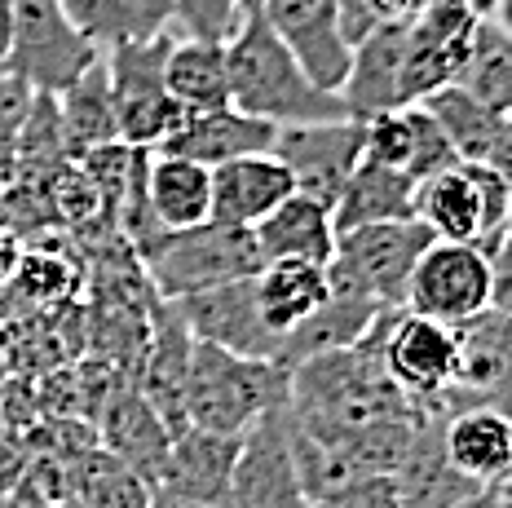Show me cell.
<instances>
[{"label": "cell", "instance_id": "cell-1", "mask_svg": "<svg viewBox=\"0 0 512 508\" xmlns=\"http://www.w3.org/2000/svg\"><path fill=\"white\" fill-rule=\"evenodd\" d=\"M415 416H424V407L411 402L398 380L384 372L376 327L358 345L327 349L292 367V420L314 438H349L384 420Z\"/></svg>", "mask_w": 512, "mask_h": 508}, {"label": "cell", "instance_id": "cell-2", "mask_svg": "<svg viewBox=\"0 0 512 508\" xmlns=\"http://www.w3.org/2000/svg\"><path fill=\"white\" fill-rule=\"evenodd\" d=\"M226 67H230V107L270 120L287 129V124H314V120H345V102L340 93L318 89L292 58V49L274 36L265 14L243 5V18L226 40Z\"/></svg>", "mask_w": 512, "mask_h": 508}, {"label": "cell", "instance_id": "cell-3", "mask_svg": "<svg viewBox=\"0 0 512 508\" xmlns=\"http://www.w3.org/2000/svg\"><path fill=\"white\" fill-rule=\"evenodd\" d=\"M292 402V372L270 358H243L221 345L195 341L186 385V420L199 429L239 438L261 416Z\"/></svg>", "mask_w": 512, "mask_h": 508}, {"label": "cell", "instance_id": "cell-4", "mask_svg": "<svg viewBox=\"0 0 512 508\" xmlns=\"http://www.w3.org/2000/svg\"><path fill=\"white\" fill-rule=\"evenodd\" d=\"M429 243H433V230L420 217L340 230L336 252L327 261L332 292L358 296V301H371L380 310H407L411 270Z\"/></svg>", "mask_w": 512, "mask_h": 508}, {"label": "cell", "instance_id": "cell-5", "mask_svg": "<svg viewBox=\"0 0 512 508\" xmlns=\"http://www.w3.org/2000/svg\"><path fill=\"white\" fill-rule=\"evenodd\" d=\"M142 266L159 301H181V296L221 288V283L252 279L265 270V257L252 230L204 221L190 230H168Z\"/></svg>", "mask_w": 512, "mask_h": 508}, {"label": "cell", "instance_id": "cell-6", "mask_svg": "<svg viewBox=\"0 0 512 508\" xmlns=\"http://www.w3.org/2000/svg\"><path fill=\"white\" fill-rule=\"evenodd\" d=\"M173 40H177L173 31H164L155 40H133V45H115L102 54L115 93V111H120V142L128 146L159 151L186 120V111L177 107V98L168 93L164 80Z\"/></svg>", "mask_w": 512, "mask_h": 508}, {"label": "cell", "instance_id": "cell-7", "mask_svg": "<svg viewBox=\"0 0 512 508\" xmlns=\"http://www.w3.org/2000/svg\"><path fill=\"white\" fill-rule=\"evenodd\" d=\"M98 58L102 49L76 27V18L67 14V0H14L9 76H18L27 89L58 98Z\"/></svg>", "mask_w": 512, "mask_h": 508}, {"label": "cell", "instance_id": "cell-8", "mask_svg": "<svg viewBox=\"0 0 512 508\" xmlns=\"http://www.w3.org/2000/svg\"><path fill=\"white\" fill-rule=\"evenodd\" d=\"M376 345L384 372L398 380L402 394L424 411H437L460 372V332L411 310H384L376 319Z\"/></svg>", "mask_w": 512, "mask_h": 508}, {"label": "cell", "instance_id": "cell-9", "mask_svg": "<svg viewBox=\"0 0 512 508\" xmlns=\"http://www.w3.org/2000/svg\"><path fill=\"white\" fill-rule=\"evenodd\" d=\"M221 508H309L301 469H296L292 402L239 433V460H234Z\"/></svg>", "mask_w": 512, "mask_h": 508}, {"label": "cell", "instance_id": "cell-10", "mask_svg": "<svg viewBox=\"0 0 512 508\" xmlns=\"http://www.w3.org/2000/svg\"><path fill=\"white\" fill-rule=\"evenodd\" d=\"M407 310L460 327L490 310V257L477 243L433 239L411 270Z\"/></svg>", "mask_w": 512, "mask_h": 508}, {"label": "cell", "instance_id": "cell-11", "mask_svg": "<svg viewBox=\"0 0 512 508\" xmlns=\"http://www.w3.org/2000/svg\"><path fill=\"white\" fill-rule=\"evenodd\" d=\"M274 155L287 164L292 182L314 204L336 208L340 190L349 186L354 168L367 155V129L362 120H314V124H287L274 137Z\"/></svg>", "mask_w": 512, "mask_h": 508}, {"label": "cell", "instance_id": "cell-12", "mask_svg": "<svg viewBox=\"0 0 512 508\" xmlns=\"http://www.w3.org/2000/svg\"><path fill=\"white\" fill-rule=\"evenodd\" d=\"M477 14L468 0H429L407 27V58H402V93L424 102L433 89L455 84L477 40Z\"/></svg>", "mask_w": 512, "mask_h": 508}, {"label": "cell", "instance_id": "cell-13", "mask_svg": "<svg viewBox=\"0 0 512 508\" xmlns=\"http://www.w3.org/2000/svg\"><path fill=\"white\" fill-rule=\"evenodd\" d=\"M274 27V36L292 49L301 71L318 89L340 93L354 67V45L336 18V0H252Z\"/></svg>", "mask_w": 512, "mask_h": 508}, {"label": "cell", "instance_id": "cell-14", "mask_svg": "<svg viewBox=\"0 0 512 508\" xmlns=\"http://www.w3.org/2000/svg\"><path fill=\"white\" fill-rule=\"evenodd\" d=\"M173 305L181 310V319H186L190 332H195V341L221 345V349L243 354V358H270V363H279L283 336L274 332L261 314L256 274L252 279L221 283V288H208V292H195V296H181Z\"/></svg>", "mask_w": 512, "mask_h": 508}, {"label": "cell", "instance_id": "cell-15", "mask_svg": "<svg viewBox=\"0 0 512 508\" xmlns=\"http://www.w3.org/2000/svg\"><path fill=\"white\" fill-rule=\"evenodd\" d=\"M455 332H460V372L437 411L451 416L460 407H499L512 416V314L482 310Z\"/></svg>", "mask_w": 512, "mask_h": 508}, {"label": "cell", "instance_id": "cell-16", "mask_svg": "<svg viewBox=\"0 0 512 508\" xmlns=\"http://www.w3.org/2000/svg\"><path fill=\"white\" fill-rule=\"evenodd\" d=\"M190 358H195V332L186 327L173 301L151 305V327H146L142 367H137V389L155 407V416L168 425V433L190 429L186 420V385H190Z\"/></svg>", "mask_w": 512, "mask_h": 508}, {"label": "cell", "instance_id": "cell-17", "mask_svg": "<svg viewBox=\"0 0 512 508\" xmlns=\"http://www.w3.org/2000/svg\"><path fill=\"white\" fill-rule=\"evenodd\" d=\"M362 129H367V160L402 168V173H411L415 182L460 164L455 146L446 142V133L437 129V120L420 107V102L371 115Z\"/></svg>", "mask_w": 512, "mask_h": 508}, {"label": "cell", "instance_id": "cell-18", "mask_svg": "<svg viewBox=\"0 0 512 508\" xmlns=\"http://www.w3.org/2000/svg\"><path fill=\"white\" fill-rule=\"evenodd\" d=\"M287 195H296V182L274 151L239 155V160L212 168V221H221V226L252 230Z\"/></svg>", "mask_w": 512, "mask_h": 508}, {"label": "cell", "instance_id": "cell-19", "mask_svg": "<svg viewBox=\"0 0 512 508\" xmlns=\"http://www.w3.org/2000/svg\"><path fill=\"white\" fill-rule=\"evenodd\" d=\"M442 451L460 478L499 486L512 478V416L499 407H460L442 425Z\"/></svg>", "mask_w": 512, "mask_h": 508}, {"label": "cell", "instance_id": "cell-20", "mask_svg": "<svg viewBox=\"0 0 512 508\" xmlns=\"http://www.w3.org/2000/svg\"><path fill=\"white\" fill-rule=\"evenodd\" d=\"M407 27L411 23H389V27L371 31L354 49V67H349V80H345V89H340V102H345L349 120L367 124L371 115H380V111L411 107L407 93H402Z\"/></svg>", "mask_w": 512, "mask_h": 508}, {"label": "cell", "instance_id": "cell-21", "mask_svg": "<svg viewBox=\"0 0 512 508\" xmlns=\"http://www.w3.org/2000/svg\"><path fill=\"white\" fill-rule=\"evenodd\" d=\"M274 137H279V124L256 120V115L239 107H217V111H190L181 120V129L159 151H173L204 168H217V164L239 160V155L274 151Z\"/></svg>", "mask_w": 512, "mask_h": 508}, {"label": "cell", "instance_id": "cell-22", "mask_svg": "<svg viewBox=\"0 0 512 508\" xmlns=\"http://www.w3.org/2000/svg\"><path fill=\"white\" fill-rule=\"evenodd\" d=\"M234 460H239V438L190 425L168 447V460H164L155 491H173V495H186V500H204L221 508L230 491Z\"/></svg>", "mask_w": 512, "mask_h": 508}, {"label": "cell", "instance_id": "cell-23", "mask_svg": "<svg viewBox=\"0 0 512 508\" xmlns=\"http://www.w3.org/2000/svg\"><path fill=\"white\" fill-rule=\"evenodd\" d=\"M102 447L111 455H120L128 469L155 491L159 473H164V460H168V447H173V433H168V425L155 416L151 402L142 398L137 380L124 389H115L111 402H106Z\"/></svg>", "mask_w": 512, "mask_h": 508}, {"label": "cell", "instance_id": "cell-24", "mask_svg": "<svg viewBox=\"0 0 512 508\" xmlns=\"http://www.w3.org/2000/svg\"><path fill=\"white\" fill-rule=\"evenodd\" d=\"M252 235H256V248H261L265 266H270V261H318V266H327L336 252L332 208L314 204L301 190L287 195L270 217L256 221Z\"/></svg>", "mask_w": 512, "mask_h": 508}, {"label": "cell", "instance_id": "cell-25", "mask_svg": "<svg viewBox=\"0 0 512 508\" xmlns=\"http://www.w3.org/2000/svg\"><path fill=\"white\" fill-rule=\"evenodd\" d=\"M415 190H420V182H415L411 173L362 155V164L354 168V177H349V186L340 190V199L332 208L336 235L340 230L376 226V221H407V217H415Z\"/></svg>", "mask_w": 512, "mask_h": 508}, {"label": "cell", "instance_id": "cell-26", "mask_svg": "<svg viewBox=\"0 0 512 508\" xmlns=\"http://www.w3.org/2000/svg\"><path fill=\"white\" fill-rule=\"evenodd\" d=\"M58 115H62L67 160H84V155L98 151V146L120 142V111H115L106 58H98L71 89L58 93Z\"/></svg>", "mask_w": 512, "mask_h": 508}, {"label": "cell", "instance_id": "cell-27", "mask_svg": "<svg viewBox=\"0 0 512 508\" xmlns=\"http://www.w3.org/2000/svg\"><path fill=\"white\" fill-rule=\"evenodd\" d=\"M146 195L164 230H190L212 221V168L173 151H151Z\"/></svg>", "mask_w": 512, "mask_h": 508}, {"label": "cell", "instance_id": "cell-28", "mask_svg": "<svg viewBox=\"0 0 512 508\" xmlns=\"http://www.w3.org/2000/svg\"><path fill=\"white\" fill-rule=\"evenodd\" d=\"M67 14L102 54L177 31V0H67Z\"/></svg>", "mask_w": 512, "mask_h": 508}, {"label": "cell", "instance_id": "cell-29", "mask_svg": "<svg viewBox=\"0 0 512 508\" xmlns=\"http://www.w3.org/2000/svg\"><path fill=\"white\" fill-rule=\"evenodd\" d=\"M256 301H261L265 323L287 336L296 323H305L332 301V274L318 261H270L256 274Z\"/></svg>", "mask_w": 512, "mask_h": 508}, {"label": "cell", "instance_id": "cell-30", "mask_svg": "<svg viewBox=\"0 0 512 508\" xmlns=\"http://www.w3.org/2000/svg\"><path fill=\"white\" fill-rule=\"evenodd\" d=\"M168 93L181 111H217L230 107V67H226V40H199L177 36L168 49L164 67Z\"/></svg>", "mask_w": 512, "mask_h": 508}, {"label": "cell", "instance_id": "cell-31", "mask_svg": "<svg viewBox=\"0 0 512 508\" xmlns=\"http://www.w3.org/2000/svg\"><path fill=\"white\" fill-rule=\"evenodd\" d=\"M380 305L371 301H358V296H340L332 292V301L323 310H314L305 323H296L292 332L283 336V354H279V367H301L305 358L314 354H327V349H345V345H358L362 336L376 327L380 319Z\"/></svg>", "mask_w": 512, "mask_h": 508}, {"label": "cell", "instance_id": "cell-32", "mask_svg": "<svg viewBox=\"0 0 512 508\" xmlns=\"http://www.w3.org/2000/svg\"><path fill=\"white\" fill-rule=\"evenodd\" d=\"M415 217L433 230V239L446 243H477L482 239V199L464 164L442 168L424 177L415 190Z\"/></svg>", "mask_w": 512, "mask_h": 508}, {"label": "cell", "instance_id": "cell-33", "mask_svg": "<svg viewBox=\"0 0 512 508\" xmlns=\"http://www.w3.org/2000/svg\"><path fill=\"white\" fill-rule=\"evenodd\" d=\"M420 107L437 120V129L446 133V142L455 146L460 160H486V146L499 129V111H490L482 98H473L464 84H442Z\"/></svg>", "mask_w": 512, "mask_h": 508}, {"label": "cell", "instance_id": "cell-34", "mask_svg": "<svg viewBox=\"0 0 512 508\" xmlns=\"http://www.w3.org/2000/svg\"><path fill=\"white\" fill-rule=\"evenodd\" d=\"M473 98H482L490 111H512V36L495 18H482L477 23V40L473 54H468L460 80Z\"/></svg>", "mask_w": 512, "mask_h": 508}, {"label": "cell", "instance_id": "cell-35", "mask_svg": "<svg viewBox=\"0 0 512 508\" xmlns=\"http://www.w3.org/2000/svg\"><path fill=\"white\" fill-rule=\"evenodd\" d=\"M71 486H76L80 508H146L151 504V486L106 447L80 455Z\"/></svg>", "mask_w": 512, "mask_h": 508}, {"label": "cell", "instance_id": "cell-36", "mask_svg": "<svg viewBox=\"0 0 512 508\" xmlns=\"http://www.w3.org/2000/svg\"><path fill=\"white\" fill-rule=\"evenodd\" d=\"M9 283L36 305H62L67 296H76L80 274H76L71 261L53 257V252H45V248H31V252L23 248V261H18V270H14Z\"/></svg>", "mask_w": 512, "mask_h": 508}, {"label": "cell", "instance_id": "cell-37", "mask_svg": "<svg viewBox=\"0 0 512 508\" xmlns=\"http://www.w3.org/2000/svg\"><path fill=\"white\" fill-rule=\"evenodd\" d=\"M460 164L468 168V177H473V186H477V199H482V239H477V248L490 252L499 239L508 235L512 186L490 164H482V160H460Z\"/></svg>", "mask_w": 512, "mask_h": 508}, {"label": "cell", "instance_id": "cell-38", "mask_svg": "<svg viewBox=\"0 0 512 508\" xmlns=\"http://www.w3.org/2000/svg\"><path fill=\"white\" fill-rule=\"evenodd\" d=\"M248 0H177V31L199 40H230Z\"/></svg>", "mask_w": 512, "mask_h": 508}, {"label": "cell", "instance_id": "cell-39", "mask_svg": "<svg viewBox=\"0 0 512 508\" xmlns=\"http://www.w3.org/2000/svg\"><path fill=\"white\" fill-rule=\"evenodd\" d=\"M314 508H407V491L398 473H367V478L345 482Z\"/></svg>", "mask_w": 512, "mask_h": 508}, {"label": "cell", "instance_id": "cell-40", "mask_svg": "<svg viewBox=\"0 0 512 508\" xmlns=\"http://www.w3.org/2000/svg\"><path fill=\"white\" fill-rule=\"evenodd\" d=\"M486 257H490V310L512 314V230Z\"/></svg>", "mask_w": 512, "mask_h": 508}, {"label": "cell", "instance_id": "cell-41", "mask_svg": "<svg viewBox=\"0 0 512 508\" xmlns=\"http://www.w3.org/2000/svg\"><path fill=\"white\" fill-rule=\"evenodd\" d=\"M482 164H490V168H495V173L512 186V111L499 115V129H495V137H490Z\"/></svg>", "mask_w": 512, "mask_h": 508}, {"label": "cell", "instance_id": "cell-42", "mask_svg": "<svg viewBox=\"0 0 512 508\" xmlns=\"http://www.w3.org/2000/svg\"><path fill=\"white\" fill-rule=\"evenodd\" d=\"M367 5L380 18V27H389V23H415L429 0H367Z\"/></svg>", "mask_w": 512, "mask_h": 508}, {"label": "cell", "instance_id": "cell-43", "mask_svg": "<svg viewBox=\"0 0 512 508\" xmlns=\"http://www.w3.org/2000/svg\"><path fill=\"white\" fill-rule=\"evenodd\" d=\"M18 261H23V239H18L9 226H0V283L14 279Z\"/></svg>", "mask_w": 512, "mask_h": 508}, {"label": "cell", "instance_id": "cell-44", "mask_svg": "<svg viewBox=\"0 0 512 508\" xmlns=\"http://www.w3.org/2000/svg\"><path fill=\"white\" fill-rule=\"evenodd\" d=\"M9 54H14V0H0V76H9Z\"/></svg>", "mask_w": 512, "mask_h": 508}, {"label": "cell", "instance_id": "cell-45", "mask_svg": "<svg viewBox=\"0 0 512 508\" xmlns=\"http://www.w3.org/2000/svg\"><path fill=\"white\" fill-rule=\"evenodd\" d=\"M446 508H499V495H495V486H473V491L451 500Z\"/></svg>", "mask_w": 512, "mask_h": 508}, {"label": "cell", "instance_id": "cell-46", "mask_svg": "<svg viewBox=\"0 0 512 508\" xmlns=\"http://www.w3.org/2000/svg\"><path fill=\"white\" fill-rule=\"evenodd\" d=\"M146 508H217V504L186 500V495H173V491H151V504H146Z\"/></svg>", "mask_w": 512, "mask_h": 508}, {"label": "cell", "instance_id": "cell-47", "mask_svg": "<svg viewBox=\"0 0 512 508\" xmlns=\"http://www.w3.org/2000/svg\"><path fill=\"white\" fill-rule=\"evenodd\" d=\"M490 18H495L499 27L512 36V0H495V9H490Z\"/></svg>", "mask_w": 512, "mask_h": 508}, {"label": "cell", "instance_id": "cell-48", "mask_svg": "<svg viewBox=\"0 0 512 508\" xmlns=\"http://www.w3.org/2000/svg\"><path fill=\"white\" fill-rule=\"evenodd\" d=\"M495 495H499V508H512V478H504L495 486Z\"/></svg>", "mask_w": 512, "mask_h": 508}, {"label": "cell", "instance_id": "cell-49", "mask_svg": "<svg viewBox=\"0 0 512 508\" xmlns=\"http://www.w3.org/2000/svg\"><path fill=\"white\" fill-rule=\"evenodd\" d=\"M407 508H433V504H420V500H407Z\"/></svg>", "mask_w": 512, "mask_h": 508}, {"label": "cell", "instance_id": "cell-50", "mask_svg": "<svg viewBox=\"0 0 512 508\" xmlns=\"http://www.w3.org/2000/svg\"><path fill=\"white\" fill-rule=\"evenodd\" d=\"M508 230H512V213H508Z\"/></svg>", "mask_w": 512, "mask_h": 508}]
</instances>
